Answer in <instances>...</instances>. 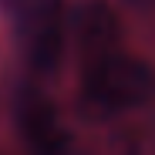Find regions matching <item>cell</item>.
I'll use <instances>...</instances> for the list:
<instances>
[{"mask_svg": "<svg viewBox=\"0 0 155 155\" xmlns=\"http://www.w3.org/2000/svg\"><path fill=\"white\" fill-rule=\"evenodd\" d=\"M71 41L81 51V61L101 54V51L121 47L118 17L105 0H84L78 10H71Z\"/></svg>", "mask_w": 155, "mask_h": 155, "instance_id": "4", "label": "cell"}, {"mask_svg": "<svg viewBox=\"0 0 155 155\" xmlns=\"http://www.w3.org/2000/svg\"><path fill=\"white\" fill-rule=\"evenodd\" d=\"M10 4H14V0H0V7H10Z\"/></svg>", "mask_w": 155, "mask_h": 155, "instance_id": "5", "label": "cell"}, {"mask_svg": "<svg viewBox=\"0 0 155 155\" xmlns=\"http://www.w3.org/2000/svg\"><path fill=\"white\" fill-rule=\"evenodd\" d=\"M81 94L101 115L135 111L155 98V68L125 47L101 51L81 61Z\"/></svg>", "mask_w": 155, "mask_h": 155, "instance_id": "1", "label": "cell"}, {"mask_svg": "<svg viewBox=\"0 0 155 155\" xmlns=\"http://www.w3.org/2000/svg\"><path fill=\"white\" fill-rule=\"evenodd\" d=\"M17 135L27 148V155H71V135L68 125L41 88L27 84L17 94Z\"/></svg>", "mask_w": 155, "mask_h": 155, "instance_id": "3", "label": "cell"}, {"mask_svg": "<svg viewBox=\"0 0 155 155\" xmlns=\"http://www.w3.org/2000/svg\"><path fill=\"white\" fill-rule=\"evenodd\" d=\"M14 20L17 51L31 71H58L71 44V7L64 0H14L7 7Z\"/></svg>", "mask_w": 155, "mask_h": 155, "instance_id": "2", "label": "cell"}]
</instances>
